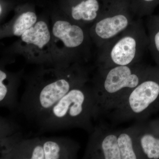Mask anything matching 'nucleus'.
I'll use <instances>...</instances> for the list:
<instances>
[{"label": "nucleus", "mask_w": 159, "mask_h": 159, "mask_svg": "<svg viewBox=\"0 0 159 159\" xmlns=\"http://www.w3.org/2000/svg\"><path fill=\"white\" fill-rule=\"evenodd\" d=\"M149 66L141 62L102 69L91 79L95 99L94 120L107 115L145 77Z\"/></svg>", "instance_id": "7ed1b4c3"}, {"label": "nucleus", "mask_w": 159, "mask_h": 159, "mask_svg": "<svg viewBox=\"0 0 159 159\" xmlns=\"http://www.w3.org/2000/svg\"><path fill=\"white\" fill-rule=\"evenodd\" d=\"M158 111L159 66H149L142 81L107 115L115 123L141 122Z\"/></svg>", "instance_id": "0eeeda50"}, {"label": "nucleus", "mask_w": 159, "mask_h": 159, "mask_svg": "<svg viewBox=\"0 0 159 159\" xmlns=\"http://www.w3.org/2000/svg\"><path fill=\"white\" fill-rule=\"evenodd\" d=\"M58 9L69 19L90 28L99 17L102 0H58Z\"/></svg>", "instance_id": "f8f14e48"}, {"label": "nucleus", "mask_w": 159, "mask_h": 159, "mask_svg": "<svg viewBox=\"0 0 159 159\" xmlns=\"http://www.w3.org/2000/svg\"><path fill=\"white\" fill-rule=\"evenodd\" d=\"M49 12L51 33L62 65L88 62L94 44L89 28L69 19L57 6Z\"/></svg>", "instance_id": "20e7f679"}, {"label": "nucleus", "mask_w": 159, "mask_h": 159, "mask_svg": "<svg viewBox=\"0 0 159 159\" xmlns=\"http://www.w3.org/2000/svg\"><path fill=\"white\" fill-rule=\"evenodd\" d=\"M99 17L89 28L94 45L101 48L128 29L135 19L132 0H102Z\"/></svg>", "instance_id": "9d476101"}, {"label": "nucleus", "mask_w": 159, "mask_h": 159, "mask_svg": "<svg viewBox=\"0 0 159 159\" xmlns=\"http://www.w3.org/2000/svg\"><path fill=\"white\" fill-rule=\"evenodd\" d=\"M50 14L39 16L37 23L5 49V55L21 56L39 66L62 65L51 33Z\"/></svg>", "instance_id": "39448f33"}, {"label": "nucleus", "mask_w": 159, "mask_h": 159, "mask_svg": "<svg viewBox=\"0 0 159 159\" xmlns=\"http://www.w3.org/2000/svg\"><path fill=\"white\" fill-rule=\"evenodd\" d=\"M136 126L112 130L96 125L90 134L84 159H143L137 146Z\"/></svg>", "instance_id": "1a4fd4ad"}, {"label": "nucleus", "mask_w": 159, "mask_h": 159, "mask_svg": "<svg viewBox=\"0 0 159 159\" xmlns=\"http://www.w3.org/2000/svg\"><path fill=\"white\" fill-rule=\"evenodd\" d=\"M14 57L5 55L0 62V106L10 111L17 110L18 91L24 78V70L17 72L8 71L6 66L15 61Z\"/></svg>", "instance_id": "9b49d317"}, {"label": "nucleus", "mask_w": 159, "mask_h": 159, "mask_svg": "<svg viewBox=\"0 0 159 159\" xmlns=\"http://www.w3.org/2000/svg\"><path fill=\"white\" fill-rule=\"evenodd\" d=\"M135 124L137 146L144 159H159V119Z\"/></svg>", "instance_id": "4468645a"}, {"label": "nucleus", "mask_w": 159, "mask_h": 159, "mask_svg": "<svg viewBox=\"0 0 159 159\" xmlns=\"http://www.w3.org/2000/svg\"><path fill=\"white\" fill-rule=\"evenodd\" d=\"M147 29L148 50L157 65L159 66V14L148 16Z\"/></svg>", "instance_id": "2eb2a0df"}, {"label": "nucleus", "mask_w": 159, "mask_h": 159, "mask_svg": "<svg viewBox=\"0 0 159 159\" xmlns=\"http://www.w3.org/2000/svg\"><path fill=\"white\" fill-rule=\"evenodd\" d=\"M14 16L0 28V39L19 37L32 28L39 18L35 4L28 0H20L15 8Z\"/></svg>", "instance_id": "ddd939ff"}, {"label": "nucleus", "mask_w": 159, "mask_h": 159, "mask_svg": "<svg viewBox=\"0 0 159 159\" xmlns=\"http://www.w3.org/2000/svg\"><path fill=\"white\" fill-rule=\"evenodd\" d=\"M20 0H0V19H4L10 11L15 8Z\"/></svg>", "instance_id": "f3484780"}, {"label": "nucleus", "mask_w": 159, "mask_h": 159, "mask_svg": "<svg viewBox=\"0 0 159 159\" xmlns=\"http://www.w3.org/2000/svg\"><path fill=\"white\" fill-rule=\"evenodd\" d=\"M80 149L76 141L66 137L27 138L19 132L1 159H77Z\"/></svg>", "instance_id": "6e6552de"}, {"label": "nucleus", "mask_w": 159, "mask_h": 159, "mask_svg": "<svg viewBox=\"0 0 159 159\" xmlns=\"http://www.w3.org/2000/svg\"><path fill=\"white\" fill-rule=\"evenodd\" d=\"M24 78L25 89L17 111L36 123L69 91L91 80L89 69L78 63L39 66Z\"/></svg>", "instance_id": "f257e3e1"}, {"label": "nucleus", "mask_w": 159, "mask_h": 159, "mask_svg": "<svg viewBox=\"0 0 159 159\" xmlns=\"http://www.w3.org/2000/svg\"><path fill=\"white\" fill-rule=\"evenodd\" d=\"M148 45L143 22L136 19L128 29L98 49L97 67L106 69L141 62Z\"/></svg>", "instance_id": "423d86ee"}, {"label": "nucleus", "mask_w": 159, "mask_h": 159, "mask_svg": "<svg viewBox=\"0 0 159 159\" xmlns=\"http://www.w3.org/2000/svg\"><path fill=\"white\" fill-rule=\"evenodd\" d=\"M159 0H132L131 8L136 19L151 15Z\"/></svg>", "instance_id": "dca6fc26"}, {"label": "nucleus", "mask_w": 159, "mask_h": 159, "mask_svg": "<svg viewBox=\"0 0 159 159\" xmlns=\"http://www.w3.org/2000/svg\"><path fill=\"white\" fill-rule=\"evenodd\" d=\"M89 82L69 91L36 123L40 132L72 128L90 134L95 112V99Z\"/></svg>", "instance_id": "f03ea898"}]
</instances>
